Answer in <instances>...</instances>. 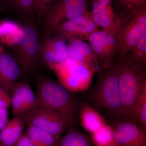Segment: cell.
Segmentation results:
<instances>
[{
	"mask_svg": "<svg viewBox=\"0 0 146 146\" xmlns=\"http://www.w3.org/2000/svg\"><path fill=\"white\" fill-rule=\"evenodd\" d=\"M0 9H1V8H0Z\"/></svg>",
	"mask_w": 146,
	"mask_h": 146,
	"instance_id": "1f68e13d",
	"label": "cell"
},
{
	"mask_svg": "<svg viewBox=\"0 0 146 146\" xmlns=\"http://www.w3.org/2000/svg\"><path fill=\"white\" fill-rule=\"evenodd\" d=\"M15 146H35L25 133H23Z\"/></svg>",
	"mask_w": 146,
	"mask_h": 146,
	"instance_id": "f546056e",
	"label": "cell"
},
{
	"mask_svg": "<svg viewBox=\"0 0 146 146\" xmlns=\"http://www.w3.org/2000/svg\"><path fill=\"white\" fill-rule=\"evenodd\" d=\"M117 58L123 118L131 121L136 102L146 86V72L133 65L124 54H118Z\"/></svg>",
	"mask_w": 146,
	"mask_h": 146,
	"instance_id": "3957f363",
	"label": "cell"
},
{
	"mask_svg": "<svg viewBox=\"0 0 146 146\" xmlns=\"http://www.w3.org/2000/svg\"><path fill=\"white\" fill-rule=\"evenodd\" d=\"M23 120L20 116H14L0 131V146H15L23 134Z\"/></svg>",
	"mask_w": 146,
	"mask_h": 146,
	"instance_id": "e0dca14e",
	"label": "cell"
},
{
	"mask_svg": "<svg viewBox=\"0 0 146 146\" xmlns=\"http://www.w3.org/2000/svg\"><path fill=\"white\" fill-rule=\"evenodd\" d=\"M78 112L82 126L91 134L107 124L99 112L87 104L82 103L79 106Z\"/></svg>",
	"mask_w": 146,
	"mask_h": 146,
	"instance_id": "2e32d148",
	"label": "cell"
},
{
	"mask_svg": "<svg viewBox=\"0 0 146 146\" xmlns=\"http://www.w3.org/2000/svg\"><path fill=\"white\" fill-rule=\"evenodd\" d=\"M54 0H34V9L36 19H44Z\"/></svg>",
	"mask_w": 146,
	"mask_h": 146,
	"instance_id": "4316f807",
	"label": "cell"
},
{
	"mask_svg": "<svg viewBox=\"0 0 146 146\" xmlns=\"http://www.w3.org/2000/svg\"><path fill=\"white\" fill-rule=\"evenodd\" d=\"M124 55L131 63L137 68L145 71L146 68V34L131 49Z\"/></svg>",
	"mask_w": 146,
	"mask_h": 146,
	"instance_id": "d6986e66",
	"label": "cell"
},
{
	"mask_svg": "<svg viewBox=\"0 0 146 146\" xmlns=\"http://www.w3.org/2000/svg\"><path fill=\"white\" fill-rule=\"evenodd\" d=\"M10 8L18 13L25 21H34L36 19L34 0H9Z\"/></svg>",
	"mask_w": 146,
	"mask_h": 146,
	"instance_id": "44dd1931",
	"label": "cell"
},
{
	"mask_svg": "<svg viewBox=\"0 0 146 146\" xmlns=\"http://www.w3.org/2000/svg\"><path fill=\"white\" fill-rule=\"evenodd\" d=\"M9 93L0 84V108L8 109L11 106V101Z\"/></svg>",
	"mask_w": 146,
	"mask_h": 146,
	"instance_id": "83f0119b",
	"label": "cell"
},
{
	"mask_svg": "<svg viewBox=\"0 0 146 146\" xmlns=\"http://www.w3.org/2000/svg\"><path fill=\"white\" fill-rule=\"evenodd\" d=\"M100 74L91 91V102L98 112H102L112 121L123 118L117 63L115 60Z\"/></svg>",
	"mask_w": 146,
	"mask_h": 146,
	"instance_id": "6da1fadb",
	"label": "cell"
},
{
	"mask_svg": "<svg viewBox=\"0 0 146 146\" xmlns=\"http://www.w3.org/2000/svg\"><path fill=\"white\" fill-rule=\"evenodd\" d=\"M146 34V7L140 9L123 20L118 37L119 50L124 54L131 49Z\"/></svg>",
	"mask_w": 146,
	"mask_h": 146,
	"instance_id": "52a82bcc",
	"label": "cell"
},
{
	"mask_svg": "<svg viewBox=\"0 0 146 146\" xmlns=\"http://www.w3.org/2000/svg\"><path fill=\"white\" fill-rule=\"evenodd\" d=\"M90 11L95 23L103 30L119 31L123 20L114 11L112 0H92Z\"/></svg>",
	"mask_w": 146,
	"mask_h": 146,
	"instance_id": "8fae6325",
	"label": "cell"
},
{
	"mask_svg": "<svg viewBox=\"0 0 146 146\" xmlns=\"http://www.w3.org/2000/svg\"><path fill=\"white\" fill-rule=\"evenodd\" d=\"M114 138L118 146H146V131L124 118L112 121Z\"/></svg>",
	"mask_w": 146,
	"mask_h": 146,
	"instance_id": "30bf717a",
	"label": "cell"
},
{
	"mask_svg": "<svg viewBox=\"0 0 146 146\" xmlns=\"http://www.w3.org/2000/svg\"><path fill=\"white\" fill-rule=\"evenodd\" d=\"M20 116L25 123L39 128L58 138L68 129L66 118L37 99L36 104L31 109Z\"/></svg>",
	"mask_w": 146,
	"mask_h": 146,
	"instance_id": "5b68a950",
	"label": "cell"
},
{
	"mask_svg": "<svg viewBox=\"0 0 146 146\" xmlns=\"http://www.w3.org/2000/svg\"><path fill=\"white\" fill-rule=\"evenodd\" d=\"M22 73L16 58L0 46V84L11 92Z\"/></svg>",
	"mask_w": 146,
	"mask_h": 146,
	"instance_id": "5bb4252c",
	"label": "cell"
},
{
	"mask_svg": "<svg viewBox=\"0 0 146 146\" xmlns=\"http://www.w3.org/2000/svg\"><path fill=\"white\" fill-rule=\"evenodd\" d=\"M11 101L12 112L14 116H21L36 104L37 97L31 86L24 82H18L11 91Z\"/></svg>",
	"mask_w": 146,
	"mask_h": 146,
	"instance_id": "7c38bea8",
	"label": "cell"
},
{
	"mask_svg": "<svg viewBox=\"0 0 146 146\" xmlns=\"http://www.w3.org/2000/svg\"><path fill=\"white\" fill-rule=\"evenodd\" d=\"M98 29V27L88 11L74 19L61 23L51 35L64 41L74 38L87 40L89 36Z\"/></svg>",
	"mask_w": 146,
	"mask_h": 146,
	"instance_id": "9c48e42d",
	"label": "cell"
},
{
	"mask_svg": "<svg viewBox=\"0 0 146 146\" xmlns=\"http://www.w3.org/2000/svg\"><path fill=\"white\" fill-rule=\"evenodd\" d=\"M89 0H54L44 18L42 40L48 39L64 21L80 16L88 11Z\"/></svg>",
	"mask_w": 146,
	"mask_h": 146,
	"instance_id": "277c9868",
	"label": "cell"
},
{
	"mask_svg": "<svg viewBox=\"0 0 146 146\" xmlns=\"http://www.w3.org/2000/svg\"><path fill=\"white\" fill-rule=\"evenodd\" d=\"M117 1L128 13V16L140 9L146 7V0H117Z\"/></svg>",
	"mask_w": 146,
	"mask_h": 146,
	"instance_id": "484cf974",
	"label": "cell"
},
{
	"mask_svg": "<svg viewBox=\"0 0 146 146\" xmlns=\"http://www.w3.org/2000/svg\"><path fill=\"white\" fill-rule=\"evenodd\" d=\"M0 2L5 4L7 6L10 7V3H9V0H0Z\"/></svg>",
	"mask_w": 146,
	"mask_h": 146,
	"instance_id": "4dcf8cb0",
	"label": "cell"
},
{
	"mask_svg": "<svg viewBox=\"0 0 146 146\" xmlns=\"http://www.w3.org/2000/svg\"><path fill=\"white\" fill-rule=\"evenodd\" d=\"M131 121L146 131V86L136 102Z\"/></svg>",
	"mask_w": 146,
	"mask_h": 146,
	"instance_id": "603a6c76",
	"label": "cell"
},
{
	"mask_svg": "<svg viewBox=\"0 0 146 146\" xmlns=\"http://www.w3.org/2000/svg\"><path fill=\"white\" fill-rule=\"evenodd\" d=\"M37 100L63 115L68 122V129L77 122L79 105L74 93L59 82L44 75L36 78Z\"/></svg>",
	"mask_w": 146,
	"mask_h": 146,
	"instance_id": "7a4b0ae2",
	"label": "cell"
},
{
	"mask_svg": "<svg viewBox=\"0 0 146 146\" xmlns=\"http://www.w3.org/2000/svg\"><path fill=\"white\" fill-rule=\"evenodd\" d=\"M20 25L11 20L0 21V40L3 44H8L11 35Z\"/></svg>",
	"mask_w": 146,
	"mask_h": 146,
	"instance_id": "d4e9b609",
	"label": "cell"
},
{
	"mask_svg": "<svg viewBox=\"0 0 146 146\" xmlns=\"http://www.w3.org/2000/svg\"><path fill=\"white\" fill-rule=\"evenodd\" d=\"M119 32L98 29L87 39L89 45L98 58L103 70L111 66L119 52Z\"/></svg>",
	"mask_w": 146,
	"mask_h": 146,
	"instance_id": "ba28073f",
	"label": "cell"
},
{
	"mask_svg": "<svg viewBox=\"0 0 146 146\" xmlns=\"http://www.w3.org/2000/svg\"><path fill=\"white\" fill-rule=\"evenodd\" d=\"M59 83L73 93L86 91L91 86L94 74L92 69L71 58L52 69Z\"/></svg>",
	"mask_w": 146,
	"mask_h": 146,
	"instance_id": "8992f818",
	"label": "cell"
},
{
	"mask_svg": "<svg viewBox=\"0 0 146 146\" xmlns=\"http://www.w3.org/2000/svg\"><path fill=\"white\" fill-rule=\"evenodd\" d=\"M68 41L70 58L76 62L86 65L95 73L101 72L103 69L101 63L89 44L82 39L77 38Z\"/></svg>",
	"mask_w": 146,
	"mask_h": 146,
	"instance_id": "4fadbf2b",
	"label": "cell"
},
{
	"mask_svg": "<svg viewBox=\"0 0 146 146\" xmlns=\"http://www.w3.org/2000/svg\"><path fill=\"white\" fill-rule=\"evenodd\" d=\"M25 133L35 146H56L60 138L31 125Z\"/></svg>",
	"mask_w": 146,
	"mask_h": 146,
	"instance_id": "ac0fdd59",
	"label": "cell"
},
{
	"mask_svg": "<svg viewBox=\"0 0 146 146\" xmlns=\"http://www.w3.org/2000/svg\"><path fill=\"white\" fill-rule=\"evenodd\" d=\"M13 48L22 72L27 74L34 72L38 67L39 58L42 57V42L38 40L29 42Z\"/></svg>",
	"mask_w": 146,
	"mask_h": 146,
	"instance_id": "9a60e30c",
	"label": "cell"
},
{
	"mask_svg": "<svg viewBox=\"0 0 146 146\" xmlns=\"http://www.w3.org/2000/svg\"><path fill=\"white\" fill-rule=\"evenodd\" d=\"M91 139L96 146H118L114 138L113 129L110 125H106L91 134Z\"/></svg>",
	"mask_w": 146,
	"mask_h": 146,
	"instance_id": "7402d4cb",
	"label": "cell"
},
{
	"mask_svg": "<svg viewBox=\"0 0 146 146\" xmlns=\"http://www.w3.org/2000/svg\"><path fill=\"white\" fill-rule=\"evenodd\" d=\"M56 146H93V143L91 137L73 128L60 137Z\"/></svg>",
	"mask_w": 146,
	"mask_h": 146,
	"instance_id": "ffe728a7",
	"label": "cell"
},
{
	"mask_svg": "<svg viewBox=\"0 0 146 146\" xmlns=\"http://www.w3.org/2000/svg\"><path fill=\"white\" fill-rule=\"evenodd\" d=\"M7 110V108H0V131L4 127L9 121Z\"/></svg>",
	"mask_w": 146,
	"mask_h": 146,
	"instance_id": "f1b7e54d",
	"label": "cell"
},
{
	"mask_svg": "<svg viewBox=\"0 0 146 146\" xmlns=\"http://www.w3.org/2000/svg\"><path fill=\"white\" fill-rule=\"evenodd\" d=\"M49 40L54 55V67L64 63L70 58L68 46L65 41L54 36H51Z\"/></svg>",
	"mask_w": 146,
	"mask_h": 146,
	"instance_id": "cb8c5ba5",
	"label": "cell"
}]
</instances>
